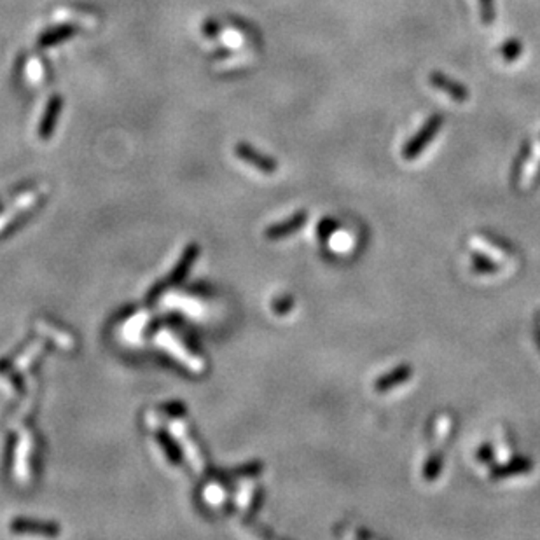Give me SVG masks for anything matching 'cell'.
<instances>
[{
	"label": "cell",
	"instance_id": "1",
	"mask_svg": "<svg viewBox=\"0 0 540 540\" xmlns=\"http://www.w3.org/2000/svg\"><path fill=\"white\" fill-rule=\"evenodd\" d=\"M441 126H443V116L435 114V116L428 117L425 126L421 128V130L406 144V147L403 149V156L406 158V160H413V158H416L418 154L425 149V145H427L430 140H434L437 131L441 130Z\"/></svg>",
	"mask_w": 540,
	"mask_h": 540
},
{
	"label": "cell",
	"instance_id": "2",
	"mask_svg": "<svg viewBox=\"0 0 540 540\" xmlns=\"http://www.w3.org/2000/svg\"><path fill=\"white\" fill-rule=\"evenodd\" d=\"M428 83L432 84L437 90L444 91L450 98H453L455 102H467L469 98H471V93H469L467 86H464L462 83H457L451 77L444 76L441 72H432L428 76Z\"/></svg>",
	"mask_w": 540,
	"mask_h": 540
},
{
	"label": "cell",
	"instance_id": "3",
	"mask_svg": "<svg viewBox=\"0 0 540 540\" xmlns=\"http://www.w3.org/2000/svg\"><path fill=\"white\" fill-rule=\"evenodd\" d=\"M410 374H411L410 367H399V369L394 371V373L388 374V376L381 378V380L376 383V388L378 390H388V388L396 387V385L400 383V381H406L407 378H410Z\"/></svg>",
	"mask_w": 540,
	"mask_h": 540
},
{
	"label": "cell",
	"instance_id": "4",
	"mask_svg": "<svg viewBox=\"0 0 540 540\" xmlns=\"http://www.w3.org/2000/svg\"><path fill=\"white\" fill-rule=\"evenodd\" d=\"M303 222H305V214H299V215H296L292 221L285 222V224L275 226V228L269 229L268 236L269 238H280V236H285V235H289L290 231H294V229H298L299 226L303 224Z\"/></svg>",
	"mask_w": 540,
	"mask_h": 540
},
{
	"label": "cell",
	"instance_id": "5",
	"mask_svg": "<svg viewBox=\"0 0 540 540\" xmlns=\"http://www.w3.org/2000/svg\"><path fill=\"white\" fill-rule=\"evenodd\" d=\"M523 53V42L519 39H509L500 46V56L505 62H514L521 56Z\"/></svg>",
	"mask_w": 540,
	"mask_h": 540
},
{
	"label": "cell",
	"instance_id": "6",
	"mask_svg": "<svg viewBox=\"0 0 540 540\" xmlns=\"http://www.w3.org/2000/svg\"><path fill=\"white\" fill-rule=\"evenodd\" d=\"M238 153H239V156L243 158V160L251 161L252 164L259 167L261 170H266V171L275 170V164H273V161L266 160V158H262V156H258V154H255L252 149H247V147H239Z\"/></svg>",
	"mask_w": 540,
	"mask_h": 540
},
{
	"label": "cell",
	"instance_id": "7",
	"mask_svg": "<svg viewBox=\"0 0 540 540\" xmlns=\"http://www.w3.org/2000/svg\"><path fill=\"white\" fill-rule=\"evenodd\" d=\"M16 530H26V532H40V533H56L58 530L47 525H39L33 521H18L15 525Z\"/></svg>",
	"mask_w": 540,
	"mask_h": 540
},
{
	"label": "cell",
	"instance_id": "8",
	"mask_svg": "<svg viewBox=\"0 0 540 540\" xmlns=\"http://www.w3.org/2000/svg\"><path fill=\"white\" fill-rule=\"evenodd\" d=\"M481 2V18L484 25H491L495 19V4L493 0H479Z\"/></svg>",
	"mask_w": 540,
	"mask_h": 540
}]
</instances>
